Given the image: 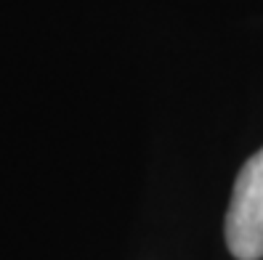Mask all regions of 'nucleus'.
<instances>
[{"mask_svg":"<svg viewBox=\"0 0 263 260\" xmlns=\"http://www.w3.org/2000/svg\"><path fill=\"white\" fill-rule=\"evenodd\" d=\"M226 244L237 260L263 257V149L245 162L226 212Z\"/></svg>","mask_w":263,"mask_h":260,"instance_id":"1","label":"nucleus"}]
</instances>
